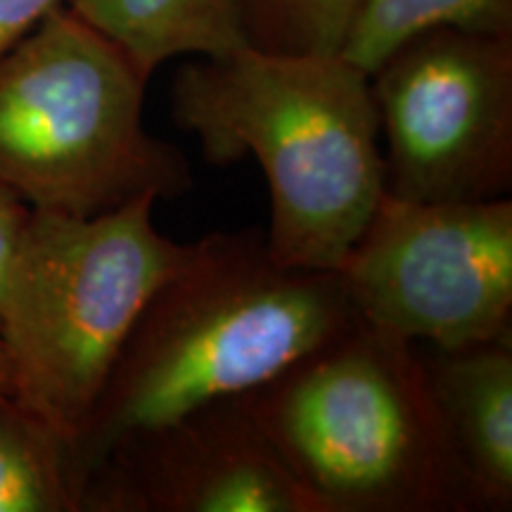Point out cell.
I'll use <instances>...</instances> for the list:
<instances>
[{"mask_svg":"<svg viewBox=\"0 0 512 512\" xmlns=\"http://www.w3.org/2000/svg\"><path fill=\"white\" fill-rule=\"evenodd\" d=\"M72 446L15 396L0 394V512H79Z\"/></svg>","mask_w":512,"mask_h":512,"instance_id":"cell-11","label":"cell"},{"mask_svg":"<svg viewBox=\"0 0 512 512\" xmlns=\"http://www.w3.org/2000/svg\"><path fill=\"white\" fill-rule=\"evenodd\" d=\"M147 81L112 38L55 5L0 55V185L76 219L188 195V157L145 128Z\"/></svg>","mask_w":512,"mask_h":512,"instance_id":"cell-4","label":"cell"},{"mask_svg":"<svg viewBox=\"0 0 512 512\" xmlns=\"http://www.w3.org/2000/svg\"><path fill=\"white\" fill-rule=\"evenodd\" d=\"M112 38L147 79L176 57H221L249 46L240 0H62Z\"/></svg>","mask_w":512,"mask_h":512,"instance_id":"cell-10","label":"cell"},{"mask_svg":"<svg viewBox=\"0 0 512 512\" xmlns=\"http://www.w3.org/2000/svg\"><path fill=\"white\" fill-rule=\"evenodd\" d=\"M441 27L512 36V0H356L339 53L373 74L408 38Z\"/></svg>","mask_w":512,"mask_h":512,"instance_id":"cell-12","label":"cell"},{"mask_svg":"<svg viewBox=\"0 0 512 512\" xmlns=\"http://www.w3.org/2000/svg\"><path fill=\"white\" fill-rule=\"evenodd\" d=\"M358 320L337 271L280 264L264 230L185 242L72 448L81 489L119 439L252 392Z\"/></svg>","mask_w":512,"mask_h":512,"instance_id":"cell-1","label":"cell"},{"mask_svg":"<svg viewBox=\"0 0 512 512\" xmlns=\"http://www.w3.org/2000/svg\"><path fill=\"white\" fill-rule=\"evenodd\" d=\"M0 394L15 396V384H12V368L8 351H5L3 339H0Z\"/></svg>","mask_w":512,"mask_h":512,"instance_id":"cell-16","label":"cell"},{"mask_svg":"<svg viewBox=\"0 0 512 512\" xmlns=\"http://www.w3.org/2000/svg\"><path fill=\"white\" fill-rule=\"evenodd\" d=\"M62 0H0V55Z\"/></svg>","mask_w":512,"mask_h":512,"instance_id":"cell-15","label":"cell"},{"mask_svg":"<svg viewBox=\"0 0 512 512\" xmlns=\"http://www.w3.org/2000/svg\"><path fill=\"white\" fill-rule=\"evenodd\" d=\"M313 512H470L420 344L358 323L240 396Z\"/></svg>","mask_w":512,"mask_h":512,"instance_id":"cell-3","label":"cell"},{"mask_svg":"<svg viewBox=\"0 0 512 512\" xmlns=\"http://www.w3.org/2000/svg\"><path fill=\"white\" fill-rule=\"evenodd\" d=\"M472 510L512 508V332L458 349L420 347Z\"/></svg>","mask_w":512,"mask_h":512,"instance_id":"cell-9","label":"cell"},{"mask_svg":"<svg viewBox=\"0 0 512 512\" xmlns=\"http://www.w3.org/2000/svg\"><path fill=\"white\" fill-rule=\"evenodd\" d=\"M155 200L76 219L31 209L5 285L0 339L15 399L74 448L121 347L185 242Z\"/></svg>","mask_w":512,"mask_h":512,"instance_id":"cell-5","label":"cell"},{"mask_svg":"<svg viewBox=\"0 0 512 512\" xmlns=\"http://www.w3.org/2000/svg\"><path fill=\"white\" fill-rule=\"evenodd\" d=\"M171 110L211 166L259 162L275 261L337 271L384 195L368 72L342 53L245 46L178 69Z\"/></svg>","mask_w":512,"mask_h":512,"instance_id":"cell-2","label":"cell"},{"mask_svg":"<svg viewBox=\"0 0 512 512\" xmlns=\"http://www.w3.org/2000/svg\"><path fill=\"white\" fill-rule=\"evenodd\" d=\"M249 46L273 53H339L356 0H240Z\"/></svg>","mask_w":512,"mask_h":512,"instance_id":"cell-13","label":"cell"},{"mask_svg":"<svg viewBox=\"0 0 512 512\" xmlns=\"http://www.w3.org/2000/svg\"><path fill=\"white\" fill-rule=\"evenodd\" d=\"M384 192L486 202L512 190V36L430 29L370 74Z\"/></svg>","mask_w":512,"mask_h":512,"instance_id":"cell-7","label":"cell"},{"mask_svg":"<svg viewBox=\"0 0 512 512\" xmlns=\"http://www.w3.org/2000/svg\"><path fill=\"white\" fill-rule=\"evenodd\" d=\"M79 512H313L240 396L119 439Z\"/></svg>","mask_w":512,"mask_h":512,"instance_id":"cell-8","label":"cell"},{"mask_svg":"<svg viewBox=\"0 0 512 512\" xmlns=\"http://www.w3.org/2000/svg\"><path fill=\"white\" fill-rule=\"evenodd\" d=\"M356 316L420 347L512 332V200L418 202L384 192L337 268Z\"/></svg>","mask_w":512,"mask_h":512,"instance_id":"cell-6","label":"cell"},{"mask_svg":"<svg viewBox=\"0 0 512 512\" xmlns=\"http://www.w3.org/2000/svg\"><path fill=\"white\" fill-rule=\"evenodd\" d=\"M29 216V204L5 185H0V309H3L5 285H8L12 261H15L19 240H22Z\"/></svg>","mask_w":512,"mask_h":512,"instance_id":"cell-14","label":"cell"}]
</instances>
